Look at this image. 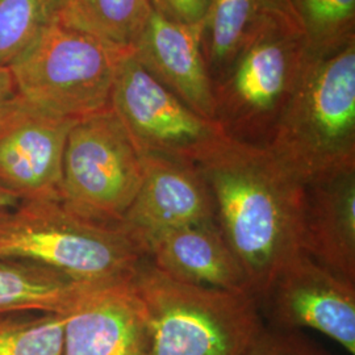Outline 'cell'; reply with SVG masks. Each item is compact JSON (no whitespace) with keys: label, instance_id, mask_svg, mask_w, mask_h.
Segmentation results:
<instances>
[{"label":"cell","instance_id":"6da1fadb","mask_svg":"<svg viewBox=\"0 0 355 355\" xmlns=\"http://www.w3.org/2000/svg\"><path fill=\"white\" fill-rule=\"evenodd\" d=\"M258 302L302 250L304 183L265 146L225 139L196 165Z\"/></svg>","mask_w":355,"mask_h":355},{"label":"cell","instance_id":"7a4b0ae2","mask_svg":"<svg viewBox=\"0 0 355 355\" xmlns=\"http://www.w3.org/2000/svg\"><path fill=\"white\" fill-rule=\"evenodd\" d=\"M265 148L304 184L355 168V41L309 57Z\"/></svg>","mask_w":355,"mask_h":355},{"label":"cell","instance_id":"3957f363","mask_svg":"<svg viewBox=\"0 0 355 355\" xmlns=\"http://www.w3.org/2000/svg\"><path fill=\"white\" fill-rule=\"evenodd\" d=\"M132 282L146 308L152 355H246L263 329L250 292L178 282L146 258Z\"/></svg>","mask_w":355,"mask_h":355},{"label":"cell","instance_id":"277c9868","mask_svg":"<svg viewBox=\"0 0 355 355\" xmlns=\"http://www.w3.org/2000/svg\"><path fill=\"white\" fill-rule=\"evenodd\" d=\"M145 258L116 227L76 215L60 200L0 209V259L48 267L83 284L130 278Z\"/></svg>","mask_w":355,"mask_h":355},{"label":"cell","instance_id":"5b68a950","mask_svg":"<svg viewBox=\"0 0 355 355\" xmlns=\"http://www.w3.org/2000/svg\"><path fill=\"white\" fill-rule=\"evenodd\" d=\"M121 51L54 16L11 66L17 95L51 114L80 120L111 107Z\"/></svg>","mask_w":355,"mask_h":355},{"label":"cell","instance_id":"8992f818","mask_svg":"<svg viewBox=\"0 0 355 355\" xmlns=\"http://www.w3.org/2000/svg\"><path fill=\"white\" fill-rule=\"evenodd\" d=\"M309 57L299 26H272L254 38L214 82L215 120L230 139L266 146Z\"/></svg>","mask_w":355,"mask_h":355},{"label":"cell","instance_id":"52a82bcc","mask_svg":"<svg viewBox=\"0 0 355 355\" xmlns=\"http://www.w3.org/2000/svg\"><path fill=\"white\" fill-rule=\"evenodd\" d=\"M142 177V157L111 107L78 120L70 129L61 203L76 215L119 228Z\"/></svg>","mask_w":355,"mask_h":355},{"label":"cell","instance_id":"ba28073f","mask_svg":"<svg viewBox=\"0 0 355 355\" xmlns=\"http://www.w3.org/2000/svg\"><path fill=\"white\" fill-rule=\"evenodd\" d=\"M111 108L141 155L196 166L229 137L217 121L192 111L154 79L132 51L117 66Z\"/></svg>","mask_w":355,"mask_h":355},{"label":"cell","instance_id":"9c48e42d","mask_svg":"<svg viewBox=\"0 0 355 355\" xmlns=\"http://www.w3.org/2000/svg\"><path fill=\"white\" fill-rule=\"evenodd\" d=\"M76 121L17 95L0 114V187L19 202H61L64 148Z\"/></svg>","mask_w":355,"mask_h":355},{"label":"cell","instance_id":"30bf717a","mask_svg":"<svg viewBox=\"0 0 355 355\" xmlns=\"http://www.w3.org/2000/svg\"><path fill=\"white\" fill-rule=\"evenodd\" d=\"M259 305L280 329L318 330L355 354V284L303 250L280 268Z\"/></svg>","mask_w":355,"mask_h":355},{"label":"cell","instance_id":"8fae6325","mask_svg":"<svg viewBox=\"0 0 355 355\" xmlns=\"http://www.w3.org/2000/svg\"><path fill=\"white\" fill-rule=\"evenodd\" d=\"M140 190L119 229L145 257L148 246L174 229L215 218L211 192L198 167L159 155H141Z\"/></svg>","mask_w":355,"mask_h":355},{"label":"cell","instance_id":"7c38bea8","mask_svg":"<svg viewBox=\"0 0 355 355\" xmlns=\"http://www.w3.org/2000/svg\"><path fill=\"white\" fill-rule=\"evenodd\" d=\"M64 355H152L146 308L132 277L89 287L64 315Z\"/></svg>","mask_w":355,"mask_h":355},{"label":"cell","instance_id":"4fadbf2b","mask_svg":"<svg viewBox=\"0 0 355 355\" xmlns=\"http://www.w3.org/2000/svg\"><path fill=\"white\" fill-rule=\"evenodd\" d=\"M202 26L203 21L175 23L153 11L132 53L154 79L192 111L215 120L214 82L204 61Z\"/></svg>","mask_w":355,"mask_h":355},{"label":"cell","instance_id":"5bb4252c","mask_svg":"<svg viewBox=\"0 0 355 355\" xmlns=\"http://www.w3.org/2000/svg\"><path fill=\"white\" fill-rule=\"evenodd\" d=\"M302 250L355 284V168L305 183Z\"/></svg>","mask_w":355,"mask_h":355},{"label":"cell","instance_id":"9a60e30c","mask_svg":"<svg viewBox=\"0 0 355 355\" xmlns=\"http://www.w3.org/2000/svg\"><path fill=\"white\" fill-rule=\"evenodd\" d=\"M145 258L178 282L253 293L216 220L167 232L148 246Z\"/></svg>","mask_w":355,"mask_h":355},{"label":"cell","instance_id":"2e32d148","mask_svg":"<svg viewBox=\"0 0 355 355\" xmlns=\"http://www.w3.org/2000/svg\"><path fill=\"white\" fill-rule=\"evenodd\" d=\"M280 24L300 26L291 0H209L202 49L212 82L227 74L254 38Z\"/></svg>","mask_w":355,"mask_h":355},{"label":"cell","instance_id":"e0dca14e","mask_svg":"<svg viewBox=\"0 0 355 355\" xmlns=\"http://www.w3.org/2000/svg\"><path fill=\"white\" fill-rule=\"evenodd\" d=\"M92 286L23 261L0 259V315H66Z\"/></svg>","mask_w":355,"mask_h":355},{"label":"cell","instance_id":"ac0fdd59","mask_svg":"<svg viewBox=\"0 0 355 355\" xmlns=\"http://www.w3.org/2000/svg\"><path fill=\"white\" fill-rule=\"evenodd\" d=\"M152 12L150 0H54L60 23L121 51H133Z\"/></svg>","mask_w":355,"mask_h":355},{"label":"cell","instance_id":"d6986e66","mask_svg":"<svg viewBox=\"0 0 355 355\" xmlns=\"http://www.w3.org/2000/svg\"><path fill=\"white\" fill-rule=\"evenodd\" d=\"M308 53L340 51L355 41V0H291Z\"/></svg>","mask_w":355,"mask_h":355},{"label":"cell","instance_id":"ffe728a7","mask_svg":"<svg viewBox=\"0 0 355 355\" xmlns=\"http://www.w3.org/2000/svg\"><path fill=\"white\" fill-rule=\"evenodd\" d=\"M64 315H0V355H64Z\"/></svg>","mask_w":355,"mask_h":355},{"label":"cell","instance_id":"44dd1931","mask_svg":"<svg viewBox=\"0 0 355 355\" xmlns=\"http://www.w3.org/2000/svg\"><path fill=\"white\" fill-rule=\"evenodd\" d=\"M54 16V0H0V66L10 67Z\"/></svg>","mask_w":355,"mask_h":355},{"label":"cell","instance_id":"7402d4cb","mask_svg":"<svg viewBox=\"0 0 355 355\" xmlns=\"http://www.w3.org/2000/svg\"><path fill=\"white\" fill-rule=\"evenodd\" d=\"M246 355H328L297 333L265 328L258 334Z\"/></svg>","mask_w":355,"mask_h":355},{"label":"cell","instance_id":"603a6c76","mask_svg":"<svg viewBox=\"0 0 355 355\" xmlns=\"http://www.w3.org/2000/svg\"><path fill=\"white\" fill-rule=\"evenodd\" d=\"M209 0H150L152 10L170 21L202 23Z\"/></svg>","mask_w":355,"mask_h":355},{"label":"cell","instance_id":"cb8c5ba5","mask_svg":"<svg viewBox=\"0 0 355 355\" xmlns=\"http://www.w3.org/2000/svg\"><path fill=\"white\" fill-rule=\"evenodd\" d=\"M17 96L10 67L0 66V114L12 103Z\"/></svg>","mask_w":355,"mask_h":355},{"label":"cell","instance_id":"d4e9b609","mask_svg":"<svg viewBox=\"0 0 355 355\" xmlns=\"http://www.w3.org/2000/svg\"><path fill=\"white\" fill-rule=\"evenodd\" d=\"M17 202L19 200L13 195H11L8 191L0 187V209L7 208V207H12L15 204H17Z\"/></svg>","mask_w":355,"mask_h":355}]
</instances>
